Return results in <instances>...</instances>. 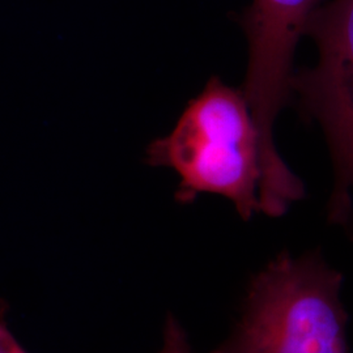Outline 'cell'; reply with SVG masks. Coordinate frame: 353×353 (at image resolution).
I'll return each instance as SVG.
<instances>
[{"label":"cell","mask_w":353,"mask_h":353,"mask_svg":"<svg viewBox=\"0 0 353 353\" xmlns=\"http://www.w3.org/2000/svg\"><path fill=\"white\" fill-rule=\"evenodd\" d=\"M147 163L179 176L176 199L221 195L245 221L261 214L262 141L243 89L212 77L190 101L173 131L152 141Z\"/></svg>","instance_id":"6da1fadb"},{"label":"cell","mask_w":353,"mask_h":353,"mask_svg":"<svg viewBox=\"0 0 353 353\" xmlns=\"http://www.w3.org/2000/svg\"><path fill=\"white\" fill-rule=\"evenodd\" d=\"M343 285L321 249L280 252L252 276L239 322L212 353H351Z\"/></svg>","instance_id":"7a4b0ae2"},{"label":"cell","mask_w":353,"mask_h":353,"mask_svg":"<svg viewBox=\"0 0 353 353\" xmlns=\"http://www.w3.org/2000/svg\"><path fill=\"white\" fill-rule=\"evenodd\" d=\"M316 62L294 72L292 97L305 119L319 127L331 164L326 220L353 242V0L316 10L306 36Z\"/></svg>","instance_id":"3957f363"},{"label":"cell","mask_w":353,"mask_h":353,"mask_svg":"<svg viewBox=\"0 0 353 353\" xmlns=\"http://www.w3.org/2000/svg\"><path fill=\"white\" fill-rule=\"evenodd\" d=\"M323 0H252L241 17L248 41L243 92L258 127L265 161L280 157L274 139L279 114L292 99L297 45Z\"/></svg>","instance_id":"277c9868"},{"label":"cell","mask_w":353,"mask_h":353,"mask_svg":"<svg viewBox=\"0 0 353 353\" xmlns=\"http://www.w3.org/2000/svg\"><path fill=\"white\" fill-rule=\"evenodd\" d=\"M159 353H194L185 330L172 314H168L165 319L163 345Z\"/></svg>","instance_id":"5b68a950"},{"label":"cell","mask_w":353,"mask_h":353,"mask_svg":"<svg viewBox=\"0 0 353 353\" xmlns=\"http://www.w3.org/2000/svg\"><path fill=\"white\" fill-rule=\"evenodd\" d=\"M0 353H28L13 336L4 321L0 323Z\"/></svg>","instance_id":"8992f818"}]
</instances>
